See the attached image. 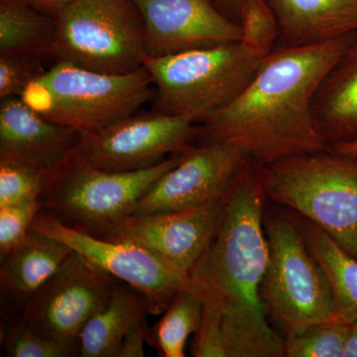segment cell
<instances>
[{
  "mask_svg": "<svg viewBox=\"0 0 357 357\" xmlns=\"http://www.w3.org/2000/svg\"><path fill=\"white\" fill-rule=\"evenodd\" d=\"M119 282L73 250L23 304L20 318L44 337L79 344L82 328L107 305Z\"/></svg>",
  "mask_w": 357,
  "mask_h": 357,
  "instance_id": "9",
  "label": "cell"
},
{
  "mask_svg": "<svg viewBox=\"0 0 357 357\" xmlns=\"http://www.w3.org/2000/svg\"><path fill=\"white\" fill-rule=\"evenodd\" d=\"M312 114L328 144L357 139V37L319 84Z\"/></svg>",
  "mask_w": 357,
  "mask_h": 357,
  "instance_id": "17",
  "label": "cell"
},
{
  "mask_svg": "<svg viewBox=\"0 0 357 357\" xmlns=\"http://www.w3.org/2000/svg\"><path fill=\"white\" fill-rule=\"evenodd\" d=\"M351 324L328 321L290 333L284 340V357H344Z\"/></svg>",
  "mask_w": 357,
  "mask_h": 357,
  "instance_id": "23",
  "label": "cell"
},
{
  "mask_svg": "<svg viewBox=\"0 0 357 357\" xmlns=\"http://www.w3.org/2000/svg\"><path fill=\"white\" fill-rule=\"evenodd\" d=\"M332 150L337 152V153L357 158V139L344 141V142L333 144Z\"/></svg>",
  "mask_w": 357,
  "mask_h": 357,
  "instance_id": "32",
  "label": "cell"
},
{
  "mask_svg": "<svg viewBox=\"0 0 357 357\" xmlns=\"http://www.w3.org/2000/svg\"><path fill=\"white\" fill-rule=\"evenodd\" d=\"M203 304L191 288L183 289L164 311V316L149 330L147 340L164 357H185V345L201 328Z\"/></svg>",
  "mask_w": 357,
  "mask_h": 357,
  "instance_id": "22",
  "label": "cell"
},
{
  "mask_svg": "<svg viewBox=\"0 0 357 357\" xmlns=\"http://www.w3.org/2000/svg\"><path fill=\"white\" fill-rule=\"evenodd\" d=\"M195 121L189 115L131 114L100 130L82 133L77 154L100 170H141L191 148Z\"/></svg>",
  "mask_w": 357,
  "mask_h": 357,
  "instance_id": "10",
  "label": "cell"
},
{
  "mask_svg": "<svg viewBox=\"0 0 357 357\" xmlns=\"http://www.w3.org/2000/svg\"><path fill=\"white\" fill-rule=\"evenodd\" d=\"M344 357H357V319L351 324Z\"/></svg>",
  "mask_w": 357,
  "mask_h": 357,
  "instance_id": "31",
  "label": "cell"
},
{
  "mask_svg": "<svg viewBox=\"0 0 357 357\" xmlns=\"http://www.w3.org/2000/svg\"><path fill=\"white\" fill-rule=\"evenodd\" d=\"M182 153L131 172H109L89 165L77 151L45 183L40 210L66 227L105 238Z\"/></svg>",
  "mask_w": 357,
  "mask_h": 357,
  "instance_id": "5",
  "label": "cell"
},
{
  "mask_svg": "<svg viewBox=\"0 0 357 357\" xmlns=\"http://www.w3.org/2000/svg\"><path fill=\"white\" fill-rule=\"evenodd\" d=\"M263 60L241 41L147 57L144 67L157 89L154 112L204 121L241 95Z\"/></svg>",
  "mask_w": 357,
  "mask_h": 357,
  "instance_id": "6",
  "label": "cell"
},
{
  "mask_svg": "<svg viewBox=\"0 0 357 357\" xmlns=\"http://www.w3.org/2000/svg\"><path fill=\"white\" fill-rule=\"evenodd\" d=\"M146 314L141 317L135 325L129 330L124 337L117 357H143L144 356V342H147L148 328Z\"/></svg>",
  "mask_w": 357,
  "mask_h": 357,
  "instance_id": "29",
  "label": "cell"
},
{
  "mask_svg": "<svg viewBox=\"0 0 357 357\" xmlns=\"http://www.w3.org/2000/svg\"><path fill=\"white\" fill-rule=\"evenodd\" d=\"M34 6L27 0L0 1V54H50L57 20Z\"/></svg>",
  "mask_w": 357,
  "mask_h": 357,
  "instance_id": "21",
  "label": "cell"
},
{
  "mask_svg": "<svg viewBox=\"0 0 357 357\" xmlns=\"http://www.w3.org/2000/svg\"><path fill=\"white\" fill-rule=\"evenodd\" d=\"M27 1L31 2L35 6L42 7V8L57 15L64 7L72 3L75 0H27Z\"/></svg>",
  "mask_w": 357,
  "mask_h": 357,
  "instance_id": "30",
  "label": "cell"
},
{
  "mask_svg": "<svg viewBox=\"0 0 357 357\" xmlns=\"http://www.w3.org/2000/svg\"><path fill=\"white\" fill-rule=\"evenodd\" d=\"M39 199L0 208V258L1 261L22 241L38 215Z\"/></svg>",
  "mask_w": 357,
  "mask_h": 357,
  "instance_id": "27",
  "label": "cell"
},
{
  "mask_svg": "<svg viewBox=\"0 0 357 357\" xmlns=\"http://www.w3.org/2000/svg\"><path fill=\"white\" fill-rule=\"evenodd\" d=\"M225 1L227 2V3L234 4V6H238L241 8L243 0H225Z\"/></svg>",
  "mask_w": 357,
  "mask_h": 357,
  "instance_id": "33",
  "label": "cell"
},
{
  "mask_svg": "<svg viewBox=\"0 0 357 357\" xmlns=\"http://www.w3.org/2000/svg\"><path fill=\"white\" fill-rule=\"evenodd\" d=\"M152 84L145 67L109 75L56 62L35 77L20 98L49 121L93 132L136 114L153 95Z\"/></svg>",
  "mask_w": 357,
  "mask_h": 357,
  "instance_id": "4",
  "label": "cell"
},
{
  "mask_svg": "<svg viewBox=\"0 0 357 357\" xmlns=\"http://www.w3.org/2000/svg\"><path fill=\"white\" fill-rule=\"evenodd\" d=\"M310 252L325 275L333 303L331 321L357 319V259L323 229L306 220L301 227Z\"/></svg>",
  "mask_w": 357,
  "mask_h": 357,
  "instance_id": "20",
  "label": "cell"
},
{
  "mask_svg": "<svg viewBox=\"0 0 357 357\" xmlns=\"http://www.w3.org/2000/svg\"><path fill=\"white\" fill-rule=\"evenodd\" d=\"M146 314H149L146 298L119 281L107 305L82 328L79 356L117 357L129 330Z\"/></svg>",
  "mask_w": 357,
  "mask_h": 357,
  "instance_id": "19",
  "label": "cell"
},
{
  "mask_svg": "<svg viewBox=\"0 0 357 357\" xmlns=\"http://www.w3.org/2000/svg\"><path fill=\"white\" fill-rule=\"evenodd\" d=\"M265 229L269 260L262 298L287 335L331 321L332 296L323 271L297 225L282 215H268Z\"/></svg>",
  "mask_w": 357,
  "mask_h": 357,
  "instance_id": "8",
  "label": "cell"
},
{
  "mask_svg": "<svg viewBox=\"0 0 357 357\" xmlns=\"http://www.w3.org/2000/svg\"><path fill=\"white\" fill-rule=\"evenodd\" d=\"M82 133L45 119L21 98L0 103V161L35 169L48 178L77 151Z\"/></svg>",
  "mask_w": 357,
  "mask_h": 357,
  "instance_id": "15",
  "label": "cell"
},
{
  "mask_svg": "<svg viewBox=\"0 0 357 357\" xmlns=\"http://www.w3.org/2000/svg\"><path fill=\"white\" fill-rule=\"evenodd\" d=\"M241 43L258 57L265 59L273 52L279 33L276 14L267 0H243Z\"/></svg>",
  "mask_w": 357,
  "mask_h": 357,
  "instance_id": "25",
  "label": "cell"
},
{
  "mask_svg": "<svg viewBox=\"0 0 357 357\" xmlns=\"http://www.w3.org/2000/svg\"><path fill=\"white\" fill-rule=\"evenodd\" d=\"M56 20L49 55L57 62L109 75L144 67V25L131 0H75Z\"/></svg>",
  "mask_w": 357,
  "mask_h": 357,
  "instance_id": "7",
  "label": "cell"
},
{
  "mask_svg": "<svg viewBox=\"0 0 357 357\" xmlns=\"http://www.w3.org/2000/svg\"><path fill=\"white\" fill-rule=\"evenodd\" d=\"M266 198L260 164L249 159L223 194L213 236L189 273L204 309L192 356L284 357L285 338L268 323L262 301Z\"/></svg>",
  "mask_w": 357,
  "mask_h": 357,
  "instance_id": "1",
  "label": "cell"
},
{
  "mask_svg": "<svg viewBox=\"0 0 357 357\" xmlns=\"http://www.w3.org/2000/svg\"><path fill=\"white\" fill-rule=\"evenodd\" d=\"M222 203L220 197L182 210L128 215L102 239L139 245L189 274L213 236Z\"/></svg>",
  "mask_w": 357,
  "mask_h": 357,
  "instance_id": "13",
  "label": "cell"
},
{
  "mask_svg": "<svg viewBox=\"0 0 357 357\" xmlns=\"http://www.w3.org/2000/svg\"><path fill=\"white\" fill-rule=\"evenodd\" d=\"M46 178L30 167L0 161V208L39 199Z\"/></svg>",
  "mask_w": 357,
  "mask_h": 357,
  "instance_id": "26",
  "label": "cell"
},
{
  "mask_svg": "<svg viewBox=\"0 0 357 357\" xmlns=\"http://www.w3.org/2000/svg\"><path fill=\"white\" fill-rule=\"evenodd\" d=\"M43 72L35 56L0 54V98H20L28 84Z\"/></svg>",
  "mask_w": 357,
  "mask_h": 357,
  "instance_id": "28",
  "label": "cell"
},
{
  "mask_svg": "<svg viewBox=\"0 0 357 357\" xmlns=\"http://www.w3.org/2000/svg\"><path fill=\"white\" fill-rule=\"evenodd\" d=\"M30 229L62 241L96 267L139 291L146 298L150 314H162L178 292L189 287V274L136 244L82 234L41 210Z\"/></svg>",
  "mask_w": 357,
  "mask_h": 357,
  "instance_id": "11",
  "label": "cell"
},
{
  "mask_svg": "<svg viewBox=\"0 0 357 357\" xmlns=\"http://www.w3.org/2000/svg\"><path fill=\"white\" fill-rule=\"evenodd\" d=\"M267 197L301 213L357 259V158L326 151L261 165Z\"/></svg>",
  "mask_w": 357,
  "mask_h": 357,
  "instance_id": "3",
  "label": "cell"
},
{
  "mask_svg": "<svg viewBox=\"0 0 357 357\" xmlns=\"http://www.w3.org/2000/svg\"><path fill=\"white\" fill-rule=\"evenodd\" d=\"M285 46L319 43L357 32V0H268Z\"/></svg>",
  "mask_w": 357,
  "mask_h": 357,
  "instance_id": "16",
  "label": "cell"
},
{
  "mask_svg": "<svg viewBox=\"0 0 357 357\" xmlns=\"http://www.w3.org/2000/svg\"><path fill=\"white\" fill-rule=\"evenodd\" d=\"M144 25L147 57L236 43L241 26L218 13L208 0H131Z\"/></svg>",
  "mask_w": 357,
  "mask_h": 357,
  "instance_id": "14",
  "label": "cell"
},
{
  "mask_svg": "<svg viewBox=\"0 0 357 357\" xmlns=\"http://www.w3.org/2000/svg\"><path fill=\"white\" fill-rule=\"evenodd\" d=\"M1 344L8 357H70L79 356V342L44 337L18 316L1 326Z\"/></svg>",
  "mask_w": 357,
  "mask_h": 357,
  "instance_id": "24",
  "label": "cell"
},
{
  "mask_svg": "<svg viewBox=\"0 0 357 357\" xmlns=\"http://www.w3.org/2000/svg\"><path fill=\"white\" fill-rule=\"evenodd\" d=\"M73 252L62 241L30 229L2 261V290L23 300V304L58 271Z\"/></svg>",
  "mask_w": 357,
  "mask_h": 357,
  "instance_id": "18",
  "label": "cell"
},
{
  "mask_svg": "<svg viewBox=\"0 0 357 357\" xmlns=\"http://www.w3.org/2000/svg\"><path fill=\"white\" fill-rule=\"evenodd\" d=\"M356 37L357 32L272 52L241 95L204 119L208 142L241 148L261 165L328 150L312 114V100L324 77Z\"/></svg>",
  "mask_w": 357,
  "mask_h": 357,
  "instance_id": "2",
  "label": "cell"
},
{
  "mask_svg": "<svg viewBox=\"0 0 357 357\" xmlns=\"http://www.w3.org/2000/svg\"><path fill=\"white\" fill-rule=\"evenodd\" d=\"M249 159L243 149L227 143L189 148L143 195L132 215L182 210L220 199Z\"/></svg>",
  "mask_w": 357,
  "mask_h": 357,
  "instance_id": "12",
  "label": "cell"
}]
</instances>
